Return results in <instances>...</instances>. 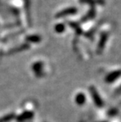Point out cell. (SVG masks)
Listing matches in <instances>:
<instances>
[{
    "instance_id": "1",
    "label": "cell",
    "mask_w": 121,
    "mask_h": 122,
    "mask_svg": "<svg viewBox=\"0 0 121 122\" xmlns=\"http://www.w3.org/2000/svg\"><path fill=\"white\" fill-rule=\"evenodd\" d=\"M92 95H93V98H94V102H96L99 106H101V104L102 105V100L100 99L99 95H98V94H97V92H96V91H95V92L94 91L93 93H92Z\"/></svg>"
},
{
    "instance_id": "2",
    "label": "cell",
    "mask_w": 121,
    "mask_h": 122,
    "mask_svg": "<svg viewBox=\"0 0 121 122\" xmlns=\"http://www.w3.org/2000/svg\"><path fill=\"white\" fill-rule=\"evenodd\" d=\"M14 117V115L13 113H10L9 115H6L3 117L0 118V122H7V121H10V120H12L13 118Z\"/></svg>"
},
{
    "instance_id": "3",
    "label": "cell",
    "mask_w": 121,
    "mask_h": 122,
    "mask_svg": "<svg viewBox=\"0 0 121 122\" xmlns=\"http://www.w3.org/2000/svg\"><path fill=\"white\" fill-rule=\"evenodd\" d=\"M76 101L77 102V103L79 104H82V103H84L85 102V96L84 95L79 94L76 97Z\"/></svg>"
}]
</instances>
